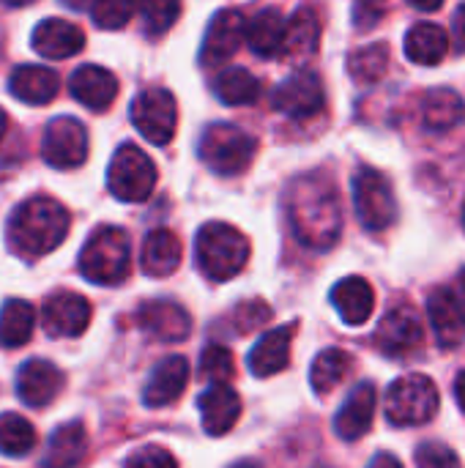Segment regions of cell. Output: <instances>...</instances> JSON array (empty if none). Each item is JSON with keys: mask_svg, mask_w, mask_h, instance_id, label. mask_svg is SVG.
<instances>
[{"mask_svg": "<svg viewBox=\"0 0 465 468\" xmlns=\"http://www.w3.org/2000/svg\"><path fill=\"white\" fill-rule=\"evenodd\" d=\"M332 304L348 326H362L375 310V291L365 277H345L332 288Z\"/></svg>", "mask_w": 465, "mask_h": 468, "instance_id": "cb8c5ba5", "label": "cell"}, {"mask_svg": "<svg viewBox=\"0 0 465 468\" xmlns=\"http://www.w3.org/2000/svg\"><path fill=\"white\" fill-rule=\"evenodd\" d=\"M36 447V431L33 425L19 414H3L0 417V455L5 458H22Z\"/></svg>", "mask_w": 465, "mask_h": 468, "instance_id": "d590c367", "label": "cell"}, {"mask_svg": "<svg viewBox=\"0 0 465 468\" xmlns=\"http://www.w3.org/2000/svg\"><path fill=\"white\" fill-rule=\"evenodd\" d=\"M293 236L318 252L332 250L343 233V206L334 181L326 173H307L293 178L285 195Z\"/></svg>", "mask_w": 465, "mask_h": 468, "instance_id": "6da1fadb", "label": "cell"}, {"mask_svg": "<svg viewBox=\"0 0 465 468\" xmlns=\"http://www.w3.org/2000/svg\"><path fill=\"white\" fill-rule=\"evenodd\" d=\"M132 269V244L121 228L101 225L79 252V271L93 285H121Z\"/></svg>", "mask_w": 465, "mask_h": 468, "instance_id": "277c9868", "label": "cell"}, {"mask_svg": "<svg viewBox=\"0 0 465 468\" xmlns=\"http://www.w3.org/2000/svg\"><path fill=\"white\" fill-rule=\"evenodd\" d=\"M321 41V22L315 16L312 8H299L285 27V44H282V55L301 63L307 58L315 55Z\"/></svg>", "mask_w": 465, "mask_h": 468, "instance_id": "f1b7e54d", "label": "cell"}, {"mask_svg": "<svg viewBox=\"0 0 465 468\" xmlns=\"http://www.w3.org/2000/svg\"><path fill=\"white\" fill-rule=\"evenodd\" d=\"M126 468H178V463L164 447L148 444L126 458Z\"/></svg>", "mask_w": 465, "mask_h": 468, "instance_id": "b9f144b4", "label": "cell"}, {"mask_svg": "<svg viewBox=\"0 0 465 468\" xmlns=\"http://www.w3.org/2000/svg\"><path fill=\"white\" fill-rule=\"evenodd\" d=\"M181 239L167 230H151L143 241V252H140V266L148 277H170L178 266H181Z\"/></svg>", "mask_w": 465, "mask_h": 468, "instance_id": "4316f807", "label": "cell"}, {"mask_svg": "<svg viewBox=\"0 0 465 468\" xmlns=\"http://www.w3.org/2000/svg\"><path fill=\"white\" fill-rule=\"evenodd\" d=\"M236 373V362L230 348L225 346H208L200 354V376L211 384H227Z\"/></svg>", "mask_w": 465, "mask_h": 468, "instance_id": "74e56055", "label": "cell"}, {"mask_svg": "<svg viewBox=\"0 0 465 468\" xmlns=\"http://www.w3.org/2000/svg\"><path fill=\"white\" fill-rule=\"evenodd\" d=\"M5 126H8V115H5V112L0 110V140L5 137Z\"/></svg>", "mask_w": 465, "mask_h": 468, "instance_id": "c3c4849f", "label": "cell"}, {"mask_svg": "<svg viewBox=\"0 0 465 468\" xmlns=\"http://www.w3.org/2000/svg\"><path fill=\"white\" fill-rule=\"evenodd\" d=\"M354 206L359 222L378 233L395 225L397 219V200L389 178L375 167H359L354 176Z\"/></svg>", "mask_w": 465, "mask_h": 468, "instance_id": "ba28073f", "label": "cell"}, {"mask_svg": "<svg viewBox=\"0 0 465 468\" xmlns=\"http://www.w3.org/2000/svg\"><path fill=\"white\" fill-rule=\"evenodd\" d=\"M425 340V332H422V321L419 315L411 310V307H395L389 310L381 324H378V332H375V346L381 354L392 356V359H403L414 351H419Z\"/></svg>", "mask_w": 465, "mask_h": 468, "instance_id": "4fadbf2b", "label": "cell"}, {"mask_svg": "<svg viewBox=\"0 0 465 468\" xmlns=\"http://www.w3.org/2000/svg\"><path fill=\"white\" fill-rule=\"evenodd\" d=\"M375 403H378V392L370 381H362L354 387V392L345 398L343 409L334 417V433L343 441H359L375 417Z\"/></svg>", "mask_w": 465, "mask_h": 468, "instance_id": "ac0fdd59", "label": "cell"}, {"mask_svg": "<svg viewBox=\"0 0 465 468\" xmlns=\"http://www.w3.org/2000/svg\"><path fill=\"white\" fill-rule=\"evenodd\" d=\"M452 36H455V47L465 52V3L455 11V19H452Z\"/></svg>", "mask_w": 465, "mask_h": 468, "instance_id": "ee69618b", "label": "cell"}, {"mask_svg": "<svg viewBox=\"0 0 465 468\" xmlns=\"http://www.w3.org/2000/svg\"><path fill=\"white\" fill-rule=\"evenodd\" d=\"M244 30H247V19H244L241 11H236V8L217 11L208 30H206L203 47H200V63L206 69L227 63L241 49Z\"/></svg>", "mask_w": 465, "mask_h": 468, "instance_id": "7c38bea8", "label": "cell"}, {"mask_svg": "<svg viewBox=\"0 0 465 468\" xmlns=\"http://www.w3.org/2000/svg\"><path fill=\"white\" fill-rule=\"evenodd\" d=\"M455 398H458V406H460V411L465 414V370L458 376V381H455Z\"/></svg>", "mask_w": 465, "mask_h": 468, "instance_id": "bcb514c9", "label": "cell"}, {"mask_svg": "<svg viewBox=\"0 0 465 468\" xmlns=\"http://www.w3.org/2000/svg\"><path fill=\"white\" fill-rule=\"evenodd\" d=\"M463 228H465V203H463Z\"/></svg>", "mask_w": 465, "mask_h": 468, "instance_id": "db71d44e", "label": "cell"}, {"mask_svg": "<svg viewBox=\"0 0 465 468\" xmlns=\"http://www.w3.org/2000/svg\"><path fill=\"white\" fill-rule=\"evenodd\" d=\"M422 118L433 132H449L460 126L465 118L463 96L452 88H433L422 101Z\"/></svg>", "mask_w": 465, "mask_h": 468, "instance_id": "4dcf8cb0", "label": "cell"}, {"mask_svg": "<svg viewBox=\"0 0 465 468\" xmlns=\"http://www.w3.org/2000/svg\"><path fill=\"white\" fill-rule=\"evenodd\" d=\"M36 329V310L30 302L8 299L0 307V348H19Z\"/></svg>", "mask_w": 465, "mask_h": 468, "instance_id": "1f68e13d", "label": "cell"}, {"mask_svg": "<svg viewBox=\"0 0 465 468\" xmlns=\"http://www.w3.org/2000/svg\"><path fill=\"white\" fill-rule=\"evenodd\" d=\"M69 211L52 197H30L19 203L8 219V247L19 255L38 258L63 244L69 236Z\"/></svg>", "mask_w": 465, "mask_h": 468, "instance_id": "7a4b0ae2", "label": "cell"}, {"mask_svg": "<svg viewBox=\"0 0 465 468\" xmlns=\"http://www.w3.org/2000/svg\"><path fill=\"white\" fill-rule=\"evenodd\" d=\"M271 104H274V110L301 121V118L318 115L323 110L326 90H323V82L315 71L299 69L282 85H277V90L271 93Z\"/></svg>", "mask_w": 465, "mask_h": 468, "instance_id": "8fae6325", "label": "cell"}, {"mask_svg": "<svg viewBox=\"0 0 465 468\" xmlns=\"http://www.w3.org/2000/svg\"><path fill=\"white\" fill-rule=\"evenodd\" d=\"M134 321L145 335H151L162 343L186 340L192 332V321H189L186 310L170 299H153V302L140 304L134 313Z\"/></svg>", "mask_w": 465, "mask_h": 468, "instance_id": "9a60e30c", "label": "cell"}, {"mask_svg": "<svg viewBox=\"0 0 465 468\" xmlns=\"http://www.w3.org/2000/svg\"><path fill=\"white\" fill-rule=\"evenodd\" d=\"M186 381H189V362L184 356H164L153 367V373L143 389L145 406L148 409H164V406L175 403L184 395Z\"/></svg>", "mask_w": 465, "mask_h": 468, "instance_id": "44dd1931", "label": "cell"}, {"mask_svg": "<svg viewBox=\"0 0 465 468\" xmlns=\"http://www.w3.org/2000/svg\"><path fill=\"white\" fill-rule=\"evenodd\" d=\"M134 8H137V0H93L90 16L99 27L118 30L134 16Z\"/></svg>", "mask_w": 465, "mask_h": 468, "instance_id": "f35d334b", "label": "cell"}, {"mask_svg": "<svg viewBox=\"0 0 465 468\" xmlns=\"http://www.w3.org/2000/svg\"><path fill=\"white\" fill-rule=\"evenodd\" d=\"M69 90H71V96H74L79 104H85L88 110L104 112V110L115 101V96H118V80H115L112 71L88 63V66H79V69L71 74Z\"/></svg>", "mask_w": 465, "mask_h": 468, "instance_id": "7402d4cb", "label": "cell"}, {"mask_svg": "<svg viewBox=\"0 0 465 468\" xmlns=\"http://www.w3.org/2000/svg\"><path fill=\"white\" fill-rule=\"evenodd\" d=\"M428 315L441 348H458L465 340V304L449 288H439L428 299Z\"/></svg>", "mask_w": 465, "mask_h": 468, "instance_id": "2e32d148", "label": "cell"}, {"mask_svg": "<svg viewBox=\"0 0 465 468\" xmlns=\"http://www.w3.org/2000/svg\"><path fill=\"white\" fill-rule=\"evenodd\" d=\"M63 373L47 359H30L16 373V398L33 409L52 403L63 389Z\"/></svg>", "mask_w": 465, "mask_h": 468, "instance_id": "e0dca14e", "label": "cell"}, {"mask_svg": "<svg viewBox=\"0 0 465 468\" xmlns=\"http://www.w3.org/2000/svg\"><path fill=\"white\" fill-rule=\"evenodd\" d=\"M200 420H203V431L208 436H225L233 431V425L241 417V398L230 384H211L200 400Z\"/></svg>", "mask_w": 465, "mask_h": 468, "instance_id": "d6986e66", "label": "cell"}, {"mask_svg": "<svg viewBox=\"0 0 465 468\" xmlns=\"http://www.w3.org/2000/svg\"><path fill=\"white\" fill-rule=\"evenodd\" d=\"M367 468H403V463L395 455H389V452H378Z\"/></svg>", "mask_w": 465, "mask_h": 468, "instance_id": "f6af8a7d", "label": "cell"}, {"mask_svg": "<svg viewBox=\"0 0 465 468\" xmlns=\"http://www.w3.org/2000/svg\"><path fill=\"white\" fill-rule=\"evenodd\" d=\"M458 296H460V302L465 304V271L460 274V293H458Z\"/></svg>", "mask_w": 465, "mask_h": 468, "instance_id": "816d5d0a", "label": "cell"}, {"mask_svg": "<svg viewBox=\"0 0 465 468\" xmlns=\"http://www.w3.org/2000/svg\"><path fill=\"white\" fill-rule=\"evenodd\" d=\"M195 255L200 271L214 280L225 282L233 280L249 261V241L247 236L225 222H208L200 228L195 239Z\"/></svg>", "mask_w": 465, "mask_h": 468, "instance_id": "3957f363", "label": "cell"}, {"mask_svg": "<svg viewBox=\"0 0 465 468\" xmlns=\"http://www.w3.org/2000/svg\"><path fill=\"white\" fill-rule=\"evenodd\" d=\"M82 47H85V33L69 19L49 16V19H44V22H38L33 27V49L47 60L71 58Z\"/></svg>", "mask_w": 465, "mask_h": 468, "instance_id": "ffe728a7", "label": "cell"}, {"mask_svg": "<svg viewBox=\"0 0 465 468\" xmlns=\"http://www.w3.org/2000/svg\"><path fill=\"white\" fill-rule=\"evenodd\" d=\"M88 455V433L79 422H66L55 428V433L47 441L44 468H77Z\"/></svg>", "mask_w": 465, "mask_h": 468, "instance_id": "83f0119b", "label": "cell"}, {"mask_svg": "<svg viewBox=\"0 0 465 468\" xmlns=\"http://www.w3.org/2000/svg\"><path fill=\"white\" fill-rule=\"evenodd\" d=\"M41 156L49 167L74 170L88 159V132L77 118L60 115L47 123L41 140Z\"/></svg>", "mask_w": 465, "mask_h": 468, "instance_id": "30bf717a", "label": "cell"}, {"mask_svg": "<svg viewBox=\"0 0 465 468\" xmlns=\"http://www.w3.org/2000/svg\"><path fill=\"white\" fill-rule=\"evenodd\" d=\"M233 468H260L255 461H241V463H236Z\"/></svg>", "mask_w": 465, "mask_h": 468, "instance_id": "f907efd6", "label": "cell"}, {"mask_svg": "<svg viewBox=\"0 0 465 468\" xmlns=\"http://www.w3.org/2000/svg\"><path fill=\"white\" fill-rule=\"evenodd\" d=\"M389 71V47L384 41L359 47L348 55V74L359 85H375Z\"/></svg>", "mask_w": 465, "mask_h": 468, "instance_id": "836d02e7", "label": "cell"}, {"mask_svg": "<svg viewBox=\"0 0 465 468\" xmlns=\"http://www.w3.org/2000/svg\"><path fill=\"white\" fill-rule=\"evenodd\" d=\"M449 52V36L433 22H419L406 36V55L419 66H436Z\"/></svg>", "mask_w": 465, "mask_h": 468, "instance_id": "f546056e", "label": "cell"}, {"mask_svg": "<svg viewBox=\"0 0 465 468\" xmlns=\"http://www.w3.org/2000/svg\"><path fill=\"white\" fill-rule=\"evenodd\" d=\"M439 389L428 376H403L386 389V420L395 428H417L436 417Z\"/></svg>", "mask_w": 465, "mask_h": 468, "instance_id": "8992f818", "label": "cell"}, {"mask_svg": "<svg viewBox=\"0 0 465 468\" xmlns=\"http://www.w3.org/2000/svg\"><path fill=\"white\" fill-rule=\"evenodd\" d=\"M285 27H288V19L280 8H263L258 11L249 22H247V30H244V41L247 47L260 55V58H277L282 55V44H285Z\"/></svg>", "mask_w": 465, "mask_h": 468, "instance_id": "d4e9b609", "label": "cell"}, {"mask_svg": "<svg viewBox=\"0 0 465 468\" xmlns=\"http://www.w3.org/2000/svg\"><path fill=\"white\" fill-rule=\"evenodd\" d=\"M63 3H66V5H71V8H77V11L88 5V0H63Z\"/></svg>", "mask_w": 465, "mask_h": 468, "instance_id": "681fc988", "label": "cell"}, {"mask_svg": "<svg viewBox=\"0 0 465 468\" xmlns=\"http://www.w3.org/2000/svg\"><path fill=\"white\" fill-rule=\"evenodd\" d=\"M351 370V354L343 348H326L315 356L312 370H310V384L315 389V395H329L334 392L343 378Z\"/></svg>", "mask_w": 465, "mask_h": 468, "instance_id": "d6a6232c", "label": "cell"}, {"mask_svg": "<svg viewBox=\"0 0 465 468\" xmlns=\"http://www.w3.org/2000/svg\"><path fill=\"white\" fill-rule=\"evenodd\" d=\"M417 468H463V463L449 447L433 441L417 450Z\"/></svg>", "mask_w": 465, "mask_h": 468, "instance_id": "60d3db41", "label": "cell"}, {"mask_svg": "<svg viewBox=\"0 0 465 468\" xmlns=\"http://www.w3.org/2000/svg\"><path fill=\"white\" fill-rule=\"evenodd\" d=\"M41 326L49 337H79L90 326V304L74 291H58L44 302Z\"/></svg>", "mask_w": 465, "mask_h": 468, "instance_id": "5bb4252c", "label": "cell"}, {"mask_svg": "<svg viewBox=\"0 0 465 468\" xmlns=\"http://www.w3.org/2000/svg\"><path fill=\"white\" fill-rule=\"evenodd\" d=\"M140 14L148 36H164L181 14V0H140Z\"/></svg>", "mask_w": 465, "mask_h": 468, "instance_id": "8d00e7d4", "label": "cell"}, {"mask_svg": "<svg viewBox=\"0 0 465 468\" xmlns=\"http://www.w3.org/2000/svg\"><path fill=\"white\" fill-rule=\"evenodd\" d=\"M214 90L225 104L241 107V104H252L260 96V80L247 69H225L217 77Z\"/></svg>", "mask_w": 465, "mask_h": 468, "instance_id": "e575fe53", "label": "cell"}, {"mask_svg": "<svg viewBox=\"0 0 465 468\" xmlns=\"http://www.w3.org/2000/svg\"><path fill=\"white\" fill-rule=\"evenodd\" d=\"M293 335H296V324L266 332V335L255 343V348L249 351V370H252V376H258V378H271V376L282 373V370L291 365Z\"/></svg>", "mask_w": 465, "mask_h": 468, "instance_id": "603a6c76", "label": "cell"}, {"mask_svg": "<svg viewBox=\"0 0 465 468\" xmlns=\"http://www.w3.org/2000/svg\"><path fill=\"white\" fill-rule=\"evenodd\" d=\"M132 121L140 134L153 145H167L175 134L178 104L167 88H145L132 101Z\"/></svg>", "mask_w": 465, "mask_h": 468, "instance_id": "9c48e42d", "label": "cell"}, {"mask_svg": "<svg viewBox=\"0 0 465 468\" xmlns=\"http://www.w3.org/2000/svg\"><path fill=\"white\" fill-rule=\"evenodd\" d=\"M3 3H8V5H25V3H33V0H3Z\"/></svg>", "mask_w": 465, "mask_h": 468, "instance_id": "f5cc1de1", "label": "cell"}, {"mask_svg": "<svg viewBox=\"0 0 465 468\" xmlns=\"http://www.w3.org/2000/svg\"><path fill=\"white\" fill-rule=\"evenodd\" d=\"M271 318V307L260 299H252V302H244L233 310V321H236V329L241 335H249L255 329H260L266 321Z\"/></svg>", "mask_w": 465, "mask_h": 468, "instance_id": "ab89813d", "label": "cell"}, {"mask_svg": "<svg viewBox=\"0 0 465 468\" xmlns=\"http://www.w3.org/2000/svg\"><path fill=\"white\" fill-rule=\"evenodd\" d=\"M386 14V0H356L354 3V25L359 30L375 27Z\"/></svg>", "mask_w": 465, "mask_h": 468, "instance_id": "7bdbcfd3", "label": "cell"}, {"mask_svg": "<svg viewBox=\"0 0 465 468\" xmlns=\"http://www.w3.org/2000/svg\"><path fill=\"white\" fill-rule=\"evenodd\" d=\"M8 88L14 99L25 104H49L58 96L60 77L49 66H16L8 77Z\"/></svg>", "mask_w": 465, "mask_h": 468, "instance_id": "484cf974", "label": "cell"}, {"mask_svg": "<svg viewBox=\"0 0 465 468\" xmlns=\"http://www.w3.org/2000/svg\"><path fill=\"white\" fill-rule=\"evenodd\" d=\"M408 3L419 11H439L444 0H408Z\"/></svg>", "mask_w": 465, "mask_h": 468, "instance_id": "7dc6e473", "label": "cell"}, {"mask_svg": "<svg viewBox=\"0 0 465 468\" xmlns=\"http://www.w3.org/2000/svg\"><path fill=\"white\" fill-rule=\"evenodd\" d=\"M107 186L110 192L123 200V203H143L151 197L153 186H156V167L151 162V156L132 145L123 143L107 170Z\"/></svg>", "mask_w": 465, "mask_h": 468, "instance_id": "52a82bcc", "label": "cell"}, {"mask_svg": "<svg viewBox=\"0 0 465 468\" xmlns=\"http://www.w3.org/2000/svg\"><path fill=\"white\" fill-rule=\"evenodd\" d=\"M258 154V140L233 126V123H211L200 137V159L208 170L219 176L244 173Z\"/></svg>", "mask_w": 465, "mask_h": 468, "instance_id": "5b68a950", "label": "cell"}]
</instances>
